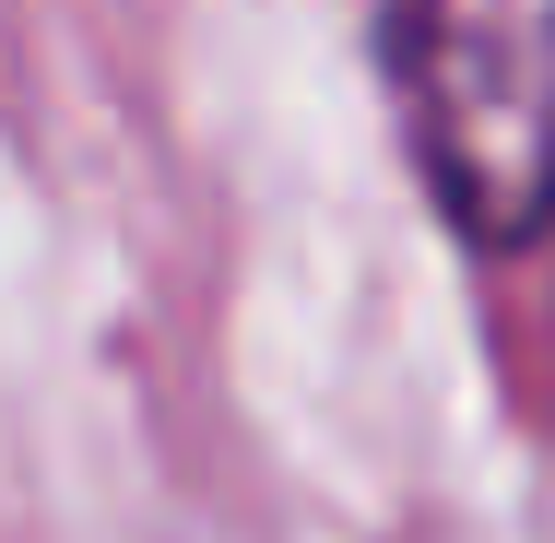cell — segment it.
<instances>
[{
    "mask_svg": "<svg viewBox=\"0 0 555 543\" xmlns=\"http://www.w3.org/2000/svg\"><path fill=\"white\" fill-rule=\"evenodd\" d=\"M390 95L473 248L555 224V0H390Z\"/></svg>",
    "mask_w": 555,
    "mask_h": 543,
    "instance_id": "1",
    "label": "cell"
}]
</instances>
